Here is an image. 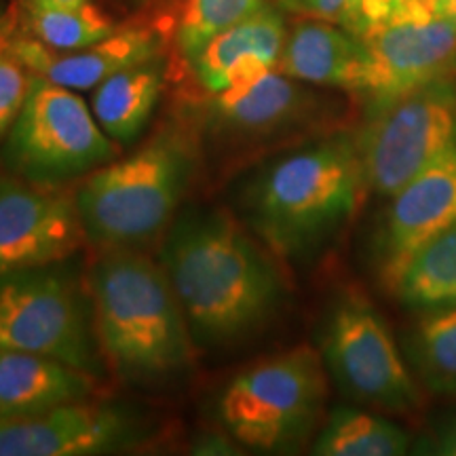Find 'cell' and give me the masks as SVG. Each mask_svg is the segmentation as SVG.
Here are the masks:
<instances>
[{
	"label": "cell",
	"instance_id": "cell-16",
	"mask_svg": "<svg viewBox=\"0 0 456 456\" xmlns=\"http://www.w3.org/2000/svg\"><path fill=\"white\" fill-rule=\"evenodd\" d=\"M277 70L346 94L368 95L374 83V61L363 38L317 17H300L288 28Z\"/></svg>",
	"mask_w": 456,
	"mask_h": 456
},
{
	"label": "cell",
	"instance_id": "cell-27",
	"mask_svg": "<svg viewBox=\"0 0 456 456\" xmlns=\"http://www.w3.org/2000/svg\"><path fill=\"white\" fill-rule=\"evenodd\" d=\"M416 452L456 456V408L446 410L433 420L423 444H419Z\"/></svg>",
	"mask_w": 456,
	"mask_h": 456
},
{
	"label": "cell",
	"instance_id": "cell-4",
	"mask_svg": "<svg viewBox=\"0 0 456 456\" xmlns=\"http://www.w3.org/2000/svg\"><path fill=\"white\" fill-rule=\"evenodd\" d=\"M197 167V146L178 127L159 131L125 159L102 165L74 192L87 243L142 248L182 209Z\"/></svg>",
	"mask_w": 456,
	"mask_h": 456
},
{
	"label": "cell",
	"instance_id": "cell-19",
	"mask_svg": "<svg viewBox=\"0 0 456 456\" xmlns=\"http://www.w3.org/2000/svg\"><path fill=\"white\" fill-rule=\"evenodd\" d=\"M163 55L114 72L94 89L91 110L117 144H131L151 121L165 87Z\"/></svg>",
	"mask_w": 456,
	"mask_h": 456
},
{
	"label": "cell",
	"instance_id": "cell-21",
	"mask_svg": "<svg viewBox=\"0 0 456 456\" xmlns=\"http://www.w3.org/2000/svg\"><path fill=\"white\" fill-rule=\"evenodd\" d=\"M393 292L420 313L456 305V226L433 237L408 260Z\"/></svg>",
	"mask_w": 456,
	"mask_h": 456
},
{
	"label": "cell",
	"instance_id": "cell-22",
	"mask_svg": "<svg viewBox=\"0 0 456 456\" xmlns=\"http://www.w3.org/2000/svg\"><path fill=\"white\" fill-rule=\"evenodd\" d=\"M406 351L427 391L456 397V305L423 311L410 332Z\"/></svg>",
	"mask_w": 456,
	"mask_h": 456
},
{
	"label": "cell",
	"instance_id": "cell-10",
	"mask_svg": "<svg viewBox=\"0 0 456 456\" xmlns=\"http://www.w3.org/2000/svg\"><path fill=\"white\" fill-rule=\"evenodd\" d=\"M336 114L338 102L317 91L315 85L296 81L273 68L212 95L203 123L208 146L228 155L302 138Z\"/></svg>",
	"mask_w": 456,
	"mask_h": 456
},
{
	"label": "cell",
	"instance_id": "cell-6",
	"mask_svg": "<svg viewBox=\"0 0 456 456\" xmlns=\"http://www.w3.org/2000/svg\"><path fill=\"white\" fill-rule=\"evenodd\" d=\"M0 349L47 355L104 374L89 288L66 260L0 275Z\"/></svg>",
	"mask_w": 456,
	"mask_h": 456
},
{
	"label": "cell",
	"instance_id": "cell-20",
	"mask_svg": "<svg viewBox=\"0 0 456 456\" xmlns=\"http://www.w3.org/2000/svg\"><path fill=\"white\" fill-rule=\"evenodd\" d=\"M410 433L385 416L353 406H340L330 412L313 442V454L319 456H402L410 452Z\"/></svg>",
	"mask_w": 456,
	"mask_h": 456
},
{
	"label": "cell",
	"instance_id": "cell-14",
	"mask_svg": "<svg viewBox=\"0 0 456 456\" xmlns=\"http://www.w3.org/2000/svg\"><path fill=\"white\" fill-rule=\"evenodd\" d=\"M456 226V148L391 197L374 243L376 269L395 288L408 260L427 241Z\"/></svg>",
	"mask_w": 456,
	"mask_h": 456
},
{
	"label": "cell",
	"instance_id": "cell-2",
	"mask_svg": "<svg viewBox=\"0 0 456 456\" xmlns=\"http://www.w3.org/2000/svg\"><path fill=\"white\" fill-rule=\"evenodd\" d=\"M368 191L357 135L326 134L245 169L231 212L279 260L322 252L353 220Z\"/></svg>",
	"mask_w": 456,
	"mask_h": 456
},
{
	"label": "cell",
	"instance_id": "cell-26",
	"mask_svg": "<svg viewBox=\"0 0 456 456\" xmlns=\"http://www.w3.org/2000/svg\"><path fill=\"white\" fill-rule=\"evenodd\" d=\"M34 85V74L7 51H0V140L20 117Z\"/></svg>",
	"mask_w": 456,
	"mask_h": 456
},
{
	"label": "cell",
	"instance_id": "cell-25",
	"mask_svg": "<svg viewBox=\"0 0 456 456\" xmlns=\"http://www.w3.org/2000/svg\"><path fill=\"white\" fill-rule=\"evenodd\" d=\"M275 3L300 17L334 21L357 34L359 38L389 13L387 0H275Z\"/></svg>",
	"mask_w": 456,
	"mask_h": 456
},
{
	"label": "cell",
	"instance_id": "cell-11",
	"mask_svg": "<svg viewBox=\"0 0 456 456\" xmlns=\"http://www.w3.org/2000/svg\"><path fill=\"white\" fill-rule=\"evenodd\" d=\"M155 433V423L144 410L83 399L37 414H0V456L134 452L146 446Z\"/></svg>",
	"mask_w": 456,
	"mask_h": 456
},
{
	"label": "cell",
	"instance_id": "cell-13",
	"mask_svg": "<svg viewBox=\"0 0 456 456\" xmlns=\"http://www.w3.org/2000/svg\"><path fill=\"white\" fill-rule=\"evenodd\" d=\"M87 243L74 197L0 175V275L70 260Z\"/></svg>",
	"mask_w": 456,
	"mask_h": 456
},
{
	"label": "cell",
	"instance_id": "cell-17",
	"mask_svg": "<svg viewBox=\"0 0 456 456\" xmlns=\"http://www.w3.org/2000/svg\"><path fill=\"white\" fill-rule=\"evenodd\" d=\"M285 37L283 15L265 4L258 13L214 37L188 61V68L209 95L224 94L277 68Z\"/></svg>",
	"mask_w": 456,
	"mask_h": 456
},
{
	"label": "cell",
	"instance_id": "cell-1",
	"mask_svg": "<svg viewBox=\"0 0 456 456\" xmlns=\"http://www.w3.org/2000/svg\"><path fill=\"white\" fill-rule=\"evenodd\" d=\"M277 256L232 212L180 209L159 252L197 349H232L262 332L281 309Z\"/></svg>",
	"mask_w": 456,
	"mask_h": 456
},
{
	"label": "cell",
	"instance_id": "cell-30",
	"mask_svg": "<svg viewBox=\"0 0 456 456\" xmlns=\"http://www.w3.org/2000/svg\"><path fill=\"white\" fill-rule=\"evenodd\" d=\"M431 3H437V0H431Z\"/></svg>",
	"mask_w": 456,
	"mask_h": 456
},
{
	"label": "cell",
	"instance_id": "cell-18",
	"mask_svg": "<svg viewBox=\"0 0 456 456\" xmlns=\"http://www.w3.org/2000/svg\"><path fill=\"white\" fill-rule=\"evenodd\" d=\"M94 380L60 359L0 349V414H37L91 399Z\"/></svg>",
	"mask_w": 456,
	"mask_h": 456
},
{
	"label": "cell",
	"instance_id": "cell-28",
	"mask_svg": "<svg viewBox=\"0 0 456 456\" xmlns=\"http://www.w3.org/2000/svg\"><path fill=\"white\" fill-rule=\"evenodd\" d=\"M87 3H91V0H24V4L38 9H77Z\"/></svg>",
	"mask_w": 456,
	"mask_h": 456
},
{
	"label": "cell",
	"instance_id": "cell-9",
	"mask_svg": "<svg viewBox=\"0 0 456 456\" xmlns=\"http://www.w3.org/2000/svg\"><path fill=\"white\" fill-rule=\"evenodd\" d=\"M370 191L391 199L456 148V85L444 81L372 102L357 135Z\"/></svg>",
	"mask_w": 456,
	"mask_h": 456
},
{
	"label": "cell",
	"instance_id": "cell-23",
	"mask_svg": "<svg viewBox=\"0 0 456 456\" xmlns=\"http://www.w3.org/2000/svg\"><path fill=\"white\" fill-rule=\"evenodd\" d=\"M118 30L112 17L95 4L77 9H38L21 4L20 34L57 51L85 49Z\"/></svg>",
	"mask_w": 456,
	"mask_h": 456
},
{
	"label": "cell",
	"instance_id": "cell-5",
	"mask_svg": "<svg viewBox=\"0 0 456 456\" xmlns=\"http://www.w3.org/2000/svg\"><path fill=\"white\" fill-rule=\"evenodd\" d=\"M326 397L322 355L311 346H296L232 376L216 399V419L245 448L289 452L313 436Z\"/></svg>",
	"mask_w": 456,
	"mask_h": 456
},
{
	"label": "cell",
	"instance_id": "cell-24",
	"mask_svg": "<svg viewBox=\"0 0 456 456\" xmlns=\"http://www.w3.org/2000/svg\"><path fill=\"white\" fill-rule=\"evenodd\" d=\"M265 4V0H184L175 43L186 64L214 37L258 13Z\"/></svg>",
	"mask_w": 456,
	"mask_h": 456
},
{
	"label": "cell",
	"instance_id": "cell-7",
	"mask_svg": "<svg viewBox=\"0 0 456 456\" xmlns=\"http://www.w3.org/2000/svg\"><path fill=\"white\" fill-rule=\"evenodd\" d=\"M74 89L34 77L20 117L4 135L3 163L32 184L61 188L118 159V148Z\"/></svg>",
	"mask_w": 456,
	"mask_h": 456
},
{
	"label": "cell",
	"instance_id": "cell-3",
	"mask_svg": "<svg viewBox=\"0 0 456 456\" xmlns=\"http://www.w3.org/2000/svg\"><path fill=\"white\" fill-rule=\"evenodd\" d=\"M87 288L106 368L131 385H161L195 363L182 305L161 262L142 248L102 249Z\"/></svg>",
	"mask_w": 456,
	"mask_h": 456
},
{
	"label": "cell",
	"instance_id": "cell-15",
	"mask_svg": "<svg viewBox=\"0 0 456 456\" xmlns=\"http://www.w3.org/2000/svg\"><path fill=\"white\" fill-rule=\"evenodd\" d=\"M163 41L151 28H125L85 49L57 51L24 34H4L0 51L21 61L34 77L74 91L95 89L114 72L161 55Z\"/></svg>",
	"mask_w": 456,
	"mask_h": 456
},
{
	"label": "cell",
	"instance_id": "cell-29",
	"mask_svg": "<svg viewBox=\"0 0 456 456\" xmlns=\"http://www.w3.org/2000/svg\"><path fill=\"white\" fill-rule=\"evenodd\" d=\"M433 7H436V13L456 24V0H437V3H433Z\"/></svg>",
	"mask_w": 456,
	"mask_h": 456
},
{
	"label": "cell",
	"instance_id": "cell-12",
	"mask_svg": "<svg viewBox=\"0 0 456 456\" xmlns=\"http://www.w3.org/2000/svg\"><path fill=\"white\" fill-rule=\"evenodd\" d=\"M362 38L374 61L372 102L454 81L456 24L436 13L431 0H399Z\"/></svg>",
	"mask_w": 456,
	"mask_h": 456
},
{
	"label": "cell",
	"instance_id": "cell-8",
	"mask_svg": "<svg viewBox=\"0 0 456 456\" xmlns=\"http://www.w3.org/2000/svg\"><path fill=\"white\" fill-rule=\"evenodd\" d=\"M319 355L330 380L351 402L379 412H419V385L383 315L362 294L345 292L330 306Z\"/></svg>",
	"mask_w": 456,
	"mask_h": 456
}]
</instances>
